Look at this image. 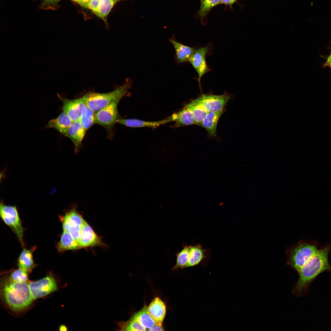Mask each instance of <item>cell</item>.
Here are the masks:
<instances>
[{"label":"cell","mask_w":331,"mask_h":331,"mask_svg":"<svg viewBox=\"0 0 331 331\" xmlns=\"http://www.w3.org/2000/svg\"><path fill=\"white\" fill-rule=\"evenodd\" d=\"M331 243H327L318 249L298 272L299 279L293 290L295 296H299L307 292L311 283L324 271L331 272L328 260Z\"/></svg>","instance_id":"obj_1"},{"label":"cell","mask_w":331,"mask_h":331,"mask_svg":"<svg viewBox=\"0 0 331 331\" xmlns=\"http://www.w3.org/2000/svg\"><path fill=\"white\" fill-rule=\"evenodd\" d=\"M1 283V296L11 310L20 313L26 310L31 305L34 299L28 282H14L7 276L3 278Z\"/></svg>","instance_id":"obj_2"},{"label":"cell","mask_w":331,"mask_h":331,"mask_svg":"<svg viewBox=\"0 0 331 331\" xmlns=\"http://www.w3.org/2000/svg\"><path fill=\"white\" fill-rule=\"evenodd\" d=\"M132 82L127 79L125 82L114 90L107 93L89 92L84 95L86 105L95 113L115 100L122 98L128 93Z\"/></svg>","instance_id":"obj_3"},{"label":"cell","mask_w":331,"mask_h":331,"mask_svg":"<svg viewBox=\"0 0 331 331\" xmlns=\"http://www.w3.org/2000/svg\"><path fill=\"white\" fill-rule=\"evenodd\" d=\"M317 241L302 240L297 243L289 254V264L298 272L318 249Z\"/></svg>","instance_id":"obj_4"},{"label":"cell","mask_w":331,"mask_h":331,"mask_svg":"<svg viewBox=\"0 0 331 331\" xmlns=\"http://www.w3.org/2000/svg\"><path fill=\"white\" fill-rule=\"evenodd\" d=\"M0 215L4 223L12 230L21 245L24 246L23 228L15 206L6 205L2 202L0 205Z\"/></svg>","instance_id":"obj_5"},{"label":"cell","mask_w":331,"mask_h":331,"mask_svg":"<svg viewBox=\"0 0 331 331\" xmlns=\"http://www.w3.org/2000/svg\"><path fill=\"white\" fill-rule=\"evenodd\" d=\"M76 204L59 216L63 230L70 233L78 241L85 220L77 210Z\"/></svg>","instance_id":"obj_6"},{"label":"cell","mask_w":331,"mask_h":331,"mask_svg":"<svg viewBox=\"0 0 331 331\" xmlns=\"http://www.w3.org/2000/svg\"><path fill=\"white\" fill-rule=\"evenodd\" d=\"M28 285L34 300L45 297L58 289L56 280L51 274L40 280L29 281Z\"/></svg>","instance_id":"obj_7"},{"label":"cell","mask_w":331,"mask_h":331,"mask_svg":"<svg viewBox=\"0 0 331 331\" xmlns=\"http://www.w3.org/2000/svg\"><path fill=\"white\" fill-rule=\"evenodd\" d=\"M230 99V95L225 92L221 95L203 94L194 100L208 112L223 111L226 104Z\"/></svg>","instance_id":"obj_8"},{"label":"cell","mask_w":331,"mask_h":331,"mask_svg":"<svg viewBox=\"0 0 331 331\" xmlns=\"http://www.w3.org/2000/svg\"><path fill=\"white\" fill-rule=\"evenodd\" d=\"M122 98H118L95 113V124H97L110 130L112 128L119 119L117 110L118 104Z\"/></svg>","instance_id":"obj_9"},{"label":"cell","mask_w":331,"mask_h":331,"mask_svg":"<svg viewBox=\"0 0 331 331\" xmlns=\"http://www.w3.org/2000/svg\"><path fill=\"white\" fill-rule=\"evenodd\" d=\"M202 47L196 49L189 62L197 72L198 78L197 81L201 89V80L203 76L211 70L208 66L206 56L210 51V45Z\"/></svg>","instance_id":"obj_10"},{"label":"cell","mask_w":331,"mask_h":331,"mask_svg":"<svg viewBox=\"0 0 331 331\" xmlns=\"http://www.w3.org/2000/svg\"><path fill=\"white\" fill-rule=\"evenodd\" d=\"M58 97L63 102V112L73 122L79 121L82 111L86 105L84 96L71 100L63 98L59 94Z\"/></svg>","instance_id":"obj_11"},{"label":"cell","mask_w":331,"mask_h":331,"mask_svg":"<svg viewBox=\"0 0 331 331\" xmlns=\"http://www.w3.org/2000/svg\"><path fill=\"white\" fill-rule=\"evenodd\" d=\"M211 252L199 243L191 245L186 268L198 265L206 266L211 259Z\"/></svg>","instance_id":"obj_12"},{"label":"cell","mask_w":331,"mask_h":331,"mask_svg":"<svg viewBox=\"0 0 331 331\" xmlns=\"http://www.w3.org/2000/svg\"><path fill=\"white\" fill-rule=\"evenodd\" d=\"M81 248L103 245L101 238L85 220L78 240Z\"/></svg>","instance_id":"obj_13"},{"label":"cell","mask_w":331,"mask_h":331,"mask_svg":"<svg viewBox=\"0 0 331 331\" xmlns=\"http://www.w3.org/2000/svg\"><path fill=\"white\" fill-rule=\"evenodd\" d=\"M147 310L155 324L162 325L166 311L164 302L159 297H156L147 306Z\"/></svg>","instance_id":"obj_14"},{"label":"cell","mask_w":331,"mask_h":331,"mask_svg":"<svg viewBox=\"0 0 331 331\" xmlns=\"http://www.w3.org/2000/svg\"><path fill=\"white\" fill-rule=\"evenodd\" d=\"M172 121L171 116L164 119L156 121H146L134 119H119L117 120L116 123L131 127H148L155 128Z\"/></svg>","instance_id":"obj_15"},{"label":"cell","mask_w":331,"mask_h":331,"mask_svg":"<svg viewBox=\"0 0 331 331\" xmlns=\"http://www.w3.org/2000/svg\"><path fill=\"white\" fill-rule=\"evenodd\" d=\"M169 41L174 48L176 60L178 63L189 61L196 50L193 47L184 45L172 38Z\"/></svg>","instance_id":"obj_16"},{"label":"cell","mask_w":331,"mask_h":331,"mask_svg":"<svg viewBox=\"0 0 331 331\" xmlns=\"http://www.w3.org/2000/svg\"><path fill=\"white\" fill-rule=\"evenodd\" d=\"M72 123L68 116L63 112L57 117L51 120L46 127L54 128L63 135L68 137L69 130Z\"/></svg>","instance_id":"obj_17"},{"label":"cell","mask_w":331,"mask_h":331,"mask_svg":"<svg viewBox=\"0 0 331 331\" xmlns=\"http://www.w3.org/2000/svg\"><path fill=\"white\" fill-rule=\"evenodd\" d=\"M86 131L80 124L79 121L73 122L68 131V137L74 146V152L77 154L82 147V142Z\"/></svg>","instance_id":"obj_18"},{"label":"cell","mask_w":331,"mask_h":331,"mask_svg":"<svg viewBox=\"0 0 331 331\" xmlns=\"http://www.w3.org/2000/svg\"><path fill=\"white\" fill-rule=\"evenodd\" d=\"M56 248L59 253L74 250L81 248L78 241L69 232L63 230Z\"/></svg>","instance_id":"obj_19"},{"label":"cell","mask_w":331,"mask_h":331,"mask_svg":"<svg viewBox=\"0 0 331 331\" xmlns=\"http://www.w3.org/2000/svg\"><path fill=\"white\" fill-rule=\"evenodd\" d=\"M223 112V111L207 112L203 119L201 126L207 131L209 136L216 137L217 124Z\"/></svg>","instance_id":"obj_20"},{"label":"cell","mask_w":331,"mask_h":331,"mask_svg":"<svg viewBox=\"0 0 331 331\" xmlns=\"http://www.w3.org/2000/svg\"><path fill=\"white\" fill-rule=\"evenodd\" d=\"M36 248V246L30 249L23 247L18 258L17 265L19 268L29 272H31L36 266L33 259V252Z\"/></svg>","instance_id":"obj_21"},{"label":"cell","mask_w":331,"mask_h":331,"mask_svg":"<svg viewBox=\"0 0 331 331\" xmlns=\"http://www.w3.org/2000/svg\"><path fill=\"white\" fill-rule=\"evenodd\" d=\"M171 116L172 121L175 122V127L195 124L191 111L185 105L181 110L173 114Z\"/></svg>","instance_id":"obj_22"},{"label":"cell","mask_w":331,"mask_h":331,"mask_svg":"<svg viewBox=\"0 0 331 331\" xmlns=\"http://www.w3.org/2000/svg\"><path fill=\"white\" fill-rule=\"evenodd\" d=\"M131 318L138 321L146 329L149 330L155 325L154 321L148 312L147 306L146 305L141 310L135 313Z\"/></svg>","instance_id":"obj_23"},{"label":"cell","mask_w":331,"mask_h":331,"mask_svg":"<svg viewBox=\"0 0 331 331\" xmlns=\"http://www.w3.org/2000/svg\"><path fill=\"white\" fill-rule=\"evenodd\" d=\"M191 111L195 124L201 126L202 122L207 113L200 104L194 100L185 105Z\"/></svg>","instance_id":"obj_24"},{"label":"cell","mask_w":331,"mask_h":331,"mask_svg":"<svg viewBox=\"0 0 331 331\" xmlns=\"http://www.w3.org/2000/svg\"><path fill=\"white\" fill-rule=\"evenodd\" d=\"M191 245L184 243L182 249L177 253L176 264L173 267L172 270L186 268Z\"/></svg>","instance_id":"obj_25"},{"label":"cell","mask_w":331,"mask_h":331,"mask_svg":"<svg viewBox=\"0 0 331 331\" xmlns=\"http://www.w3.org/2000/svg\"><path fill=\"white\" fill-rule=\"evenodd\" d=\"M95 113L86 105L82 109L79 121L86 131L95 124Z\"/></svg>","instance_id":"obj_26"},{"label":"cell","mask_w":331,"mask_h":331,"mask_svg":"<svg viewBox=\"0 0 331 331\" xmlns=\"http://www.w3.org/2000/svg\"><path fill=\"white\" fill-rule=\"evenodd\" d=\"M120 0H100L97 10L95 14L106 22L107 18L114 5Z\"/></svg>","instance_id":"obj_27"},{"label":"cell","mask_w":331,"mask_h":331,"mask_svg":"<svg viewBox=\"0 0 331 331\" xmlns=\"http://www.w3.org/2000/svg\"><path fill=\"white\" fill-rule=\"evenodd\" d=\"M120 330L123 331H146V329L138 321L131 318L126 322H118L117 323Z\"/></svg>","instance_id":"obj_28"},{"label":"cell","mask_w":331,"mask_h":331,"mask_svg":"<svg viewBox=\"0 0 331 331\" xmlns=\"http://www.w3.org/2000/svg\"><path fill=\"white\" fill-rule=\"evenodd\" d=\"M29 273L26 270L18 268L13 270L8 277L10 280L14 282H28Z\"/></svg>","instance_id":"obj_29"},{"label":"cell","mask_w":331,"mask_h":331,"mask_svg":"<svg viewBox=\"0 0 331 331\" xmlns=\"http://www.w3.org/2000/svg\"><path fill=\"white\" fill-rule=\"evenodd\" d=\"M199 15L204 17L214 7L220 4V0H201Z\"/></svg>","instance_id":"obj_30"},{"label":"cell","mask_w":331,"mask_h":331,"mask_svg":"<svg viewBox=\"0 0 331 331\" xmlns=\"http://www.w3.org/2000/svg\"><path fill=\"white\" fill-rule=\"evenodd\" d=\"M100 2V0H91L85 7L91 10L95 13L97 10Z\"/></svg>","instance_id":"obj_31"},{"label":"cell","mask_w":331,"mask_h":331,"mask_svg":"<svg viewBox=\"0 0 331 331\" xmlns=\"http://www.w3.org/2000/svg\"><path fill=\"white\" fill-rule=\"evenodd\" d=\"M60 0H43L44 5L49 6L55 5Z\"/></svg>","instance_id":"obj_32"},{"label":"cell","mask_w":331,"mask_h":331,"mask_svg":"<svg viewBox=\"0 0 331 331\" xmlns=\"http://www.w3.org/2000/svg\"><path fill=\"white\" fill-rule=\"evenodd\" d=\"M164 330L162 325L155 324L152 328L149 330V331H164Z\"/></svg>","instance_id":"obj_33"},{"label":"cell","mask_w":331,"mask_h":331,"mask_svg":"<svg viewBox=\"0 0 331 331\" xmlns=\"http://www.w3.org/2000/svg\"><path fill=\"white\" fill-rule=\"evenodd\" d=\"M237 0H220V4H223L227 5H231L234 3Z\"/></svg>","instance_id":"obj_34"},{"label":"cell","mask_w":331,"mask_h":331,"mask_svg":"<svg viewBox=\"0 0 331 331\" xmlns=\"http://www.w3.org/2000/svg\"><path fill=\"white\" fill-rule=\"evenodd\" d=\"M91 0H77L76 2L81 6L85 7Z\"/></svg>","instance_id":"obj_35"},{"label":"cell","mask_w":331,"mask_h":331,"mask_svg":"<svg viewBox=\"0 0 331 331\" xmlns=\"http://www.w3.org/2000/svg\"><path fill=\"white\" fill-rule=\"evenodd\" d=\"M326 64L331 69V52L327 59Z\"/></svg>","instance_id":"obj_36"},{"label":"cell","mask_w":331,"mask_h":331,"mask_svg":"<svg viewBox=\"0 0 331 331\" xmlns=\"http://www.w3.org/2000/svg\"><path fill=\"white\" fill-rule=\"evenodd\" d=\"M59 330L61 331H66L68 330V328L65 325L61 324L59 326Z\"/></svg>","instance_id":"obj_37"},{"label":"cell","mask_w":331,"mask_h":331,"mask_svg":"<svg viewBox=\"0 0 331 331\" xmlns=\"http://www.w3.org/2000/svg\"><path fill=\"white\" fill-rule=\"evenodd\" d=\"M73 0V1H74L75 2H76L77 1V0Z\"/></svg>","instance_id":"obj_38"}]
</instances>
